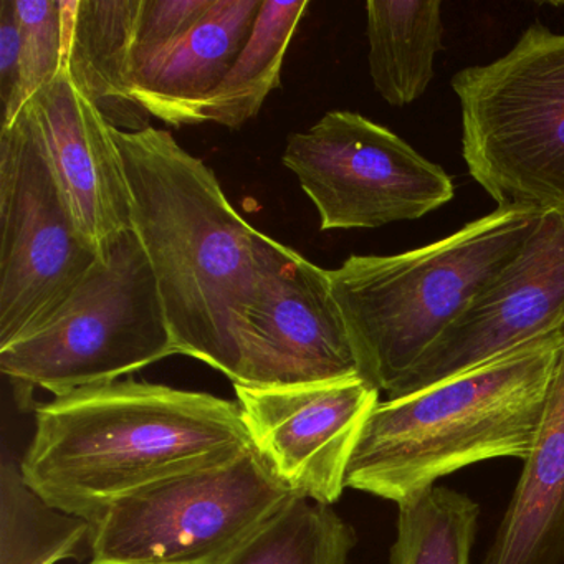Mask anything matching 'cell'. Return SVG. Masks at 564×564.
Returning <instances> with one entry per match:
<instances>
[{
    "label": "cell",
    "instance_id": "obj_1",
    "mask_svg": "<svg viewBox=\"0 0 564 564\" xmlns=\"http://www.w3.org/2000/svg\"><path fill=\"white\" fill-rule=\"evenodd\" d=\"M123 158L133 232L163 300L177 355L232 381L247 306L260 282L295 250L253 229L216 174L158 128L111 130Z\"/></svg>",
    "mask_w": 564,
    "mask_h": 564
},
{
    "label": "cell",
    "instance_id": "obj_2",
    "mask_svg": "<svg viewBox=\"0 0 564 564\" xmlns=\"http://www.w3.org/2000/svg\"><path fill=\"white\" fill-rule=\"evenodd\" d=\"M236 401L154 382H108L35 409L25 481L90 520L115 501L252 448Z\"/></svg>",
    "mask_w": 564,
    "mask_h": 564
},
{
    "label": "cell",
    "instance_id": "obj_3",
    "mask_svg": "<svg viewBox=\"0 0 564 564\" xmlns=\"http://www.w3.org/2000/svg\"><path fill=\"white\" fill-rule=\"evenodd\" d=\"M560 348L557 329L447 381L379 401L346 487L401 505L468 465L527 460Z\"/></svg>",
    "mask_w": 564,
    "mask_h": 564
},
{
    "label": "cell",
    "instance_id": "obj_4",
    "mask_svg": "<svg viewBox=\"0 0 564 564\" xmlns=\"http://www.w3.org/2000/svg\"><path fill=\"white\" fill-rule=\"evenodd\" d=\"M541 210L498 207L422 249L328 270L362 378L388 392L517 257Z\"/></svg>",
    "mask_w": 564,
    "mask_h": 564
},
{
    "label": "cell",
    "instance_id": "obj_5",
    "mask_svg": "<svg viewBox=\"0 0 564 564\" xmlns=\"http://www.w3.org/2000/svg\"><path fill=\"white\" fill-rule=\"evenodd\" d=\"M177 355L150 259L133 230L118 237L64 303L0 348L12 384L55 398L120 381Z\"/></svg>",
    "mask_w": 564,
    "mask_h": 564
},
{
    "label": "cell",
    "instance_id": "obj_6",
    "mask_svg": "<svg viewBox=\"0 0 564 564\" xmlns=\"http://www.w3.org/2000/svg\"><path fill=\"white\" fill-rule=\"evenodd\" d=\"M468 174L498 207L564 203V35L527 29L498 61L452 78Z\"/></svg>",
    "mask_w": 564,
    "mask_h": 564
},
{
    "label": "cell",
    "instance_id": "obj_7",
    "mask_svg": "<svg viewBox=\"0 0 564 564\" xmlns=\"http://www.w3.org/2000/svg\"><path fill=\"white\" fill-rule=\"evenodd\" d=\"M295 497L252 447L104 508L88 564H219Z\"/></svg>",
    "mask_w": 564,
    "mask_h": 564
},
{
    "label": "cell",
    "instance_id": "obj_8",
    "mask_svg": "<svg viewBox=\"0 0 564 564\" xmlns=\"http://www.w3.org/2000/svg\"><path fill=\"white\" fill-rule=\"evenodd\" d=\"M0 348L45 322L98 256L75 224L31 108L0 130Z\"/></svg>",
    "mask_w": 564,
    "mask_h": 564
},
{
    "label": "cell",
    "instance_id": "obj_9",
    "mask_svg": "<svg viewBox=\"0 0 564 564\" xmlns=\"http://www.w3.org/2000/svg\"><path fill=\"white\" fill-rule=\"evenodd\" d=\"M282 161L315 204L322 230L421 219L455 193L441 166L352 111H329L310 130L292 134Z\"/></svg>",
    "mask_w": 564,
    "mask_h": 564
},
{
    "label": "cell",
    "instance_id": "obj_10",
    "mask_svg": "<svg viewBox=\"0 0 564 564\" xmlns=\"http://www.w3.org/2000/svg\"><path fill=\"white\" fill-rule=\"evenodd\" d=\"M564 323V203L536 227L457 322L388 392L404 398L557 332Z\"/></svg>",
    "mask_w": 564,
    "mask_h": 564
},
{
    "label": "cell",
    "instance_id": "obj_11",
    "mask_svg": "<svg viewBox=\"0 0 564 564\" xmlns=\"http://www.w3.org/2000/svg\"><path fill=\"white\" fill-rule=\"evenodd\" d=\"M234 389L250 442L272 474L299 497L336 503L381 391L362 376Z\"/></svg>",
    "mask_w": 564,
    "mask_h": 564
},
{
    "label": "cell",
    "instance_id": "obj_12",
    "mask_svg": "<svg viewBox=\"0 0 564 564\" xmlns=\"http://www.w3.org/2000/svg\"><path fill=\"white\" fill-rule=\"evenodd\" d=\"M361 376L328 270L300 256L267 275L237 336L232 384L280 388Z\"/></svg>",
    "mask_w": 564,
    "mask_h": 564
},
{
    "label": "cell",
    "instance_id": "obj_13",
    "mask_svg": "<svg viewBox=\"0 0 564 564\" xmlns=\"http://www.w3.org/2000/svg\"><path fill=\"white\" fill-rule=\"evenodd\" d=\"M29 108L75 224L100 257L118 237L133 230L130 187L113 127L65 68L29 101Z\"/></svg>",
    "mask_w": 564,
    "mask_h": 564
},
{
    "label": "cell",
    "instance_id": "obj_14",
    "mask_svg": "<svg viewBox=\"0 0 564 564\" xmlns=\"http://www.w3.org/2000/svg\"><path fill=\"white\" fill-rule=\"evenodd\" d=\"M263 0H214L199 24L131 75L134 100L173 127L199 124L204 101L249 42Z\"/></svg>",
    "mask_w": 564,
    "mask_h": 564
},
{
    "label": "cell",
    "instance_id": "obj_15",
    "mask_svg": "<svg viewBox=\"0 0 564 564\" xmlns=\"http://www.w3.org/2000/svg\"><path fill=\"white\" fill-rule=\"evenodd\" d=\"M530 457L481 564L564 563V323Z\"/></svg>",
    "mask_w": 564,
    "mask_h": 564
},
{
    "label": "cell",
    "instance_id": "obj_16",
    "mask_svg": "<svg viewBox=\"0 0 564 564\" xmlns=\"http://www.w3.org/2000/svg\"><path fill=\"white\" fill-rule=\"evenodd\" d=\"M64 68L115 130L140 133L151 115L131 95V44L141 0H61Z\"/></svg>",
    "mask_w": 564,
    "mask_h": 564
},
{
    "label": "cell",
    "instance_id": "obj_17",
    "mask_svg": "<svg viewBox=\"0 0 564 564\" xmlns=\"http://www.w3.org/2000/svg\"><path fill=\"white\" fill-rule=\"evenodd\" d=\"M369 74L378 94L392 107L422 97L434 78L435 55L444 48L438 0H369Z\"/></svg>",
    "mask_w": 564,
    "mask_h": 564
},
{
    "label": "cell",
    "instance_id": "obj_18",
    "mask_svg": "<svg viewBox=\"0 0 564 564\" xmlns=\"http://www.w3.org/2000/svg\"><path fill=\"white\" fill-rule=\"evenodd\" d=\"M308 0H263L252 35L219 87L204 101L199 123L240 130L259 115L270 91L280 85L283 61Z\"/></svg>",
    "mask_w": 564,
    "mask_h": 564
},
{
    "label": "cell",
    "instance_id": "obj_19",
    "mask_svg": "<svg viewBox=\"0 0 564 564\" xmlns=\"http://www.w3.org/2000/svg\"><path fill=\"white\" fill-rule=\"evenodd\" d=\"M90 521L48 503L25 481L21 462L0 468V564H57L82 560Z\"/></svg>",
    "mask_w": 564,
    "mask_h": 564
},
{
    "label": "cell",
    "instance_id": "obj_20",
    "mask_svg": "<svg viewBox=\"0 0 564 564\" xmlns=\"http://www.w3.org/2000/svg\"><path fill=\"white\" fill-rule=\"evenodd\" d=\"M356 541L332 507L295 497L219 564H348Z\"/></svg>",
    "mask_w": 564,
    "mask_h": 564
},
{
    "label": "cell",
    "instance_id": "obj_21",
    "mask_svg": "<svg viewBox=\"0 0 564 564\" xmlns=\"http://www.w3.org/2000/svg\"><path fill=\"white\" fill-rule=\"evenodd\" d=\"M398 508L388 564H470L480 517L470 497L435 485Z\"/></svg>",
    "mask_w": 564,
    "mask_h": 564
},
{
    "label": "cell",
    "instance_id": "obj_22",
    "mask_svg": "<svg viewBox=\"0 0 564 564\" xmlns=\"http://www.w3.org/2000/svg\"><path fill=\"white\" fill-rule=\"evenodd\" d=\"M21 32L25 101L55 80L64 68V14L61 0H14Z\"/></svg>",
    "mask_w": 564,
    "mask_h": 564
},
{
    "label": "cell",
    "instance_id": "obj_23",
    "mask_svg": "<svg viewBox=\"0 0 564 564\" xmlns=\"http://www.w3.org/2000/svg\"><path fill=\"white\" fill-rule=\"evenodd\" d=\"M213 4L214 0H141L131 44V75L183 41Z\"/></svg>",
    "mask_w": 564,
    "mask_h": 564
},
{
    "label": "cell",
    "instance_id": "obj_24",
    "mask_svg": "<svg viewBox=\"0 0 564 564\" xmlns=\"http://www.w3.org/2000/svg\"><path fill=\"white\" fill-rule=\"evenodd\" d=\"M0 130L12 127L28 107L22 88L21 32L14 0L0 4Z\"/></svg>",
    "mask_w": 564,
    "mask_h": 564
}]
</instances>
